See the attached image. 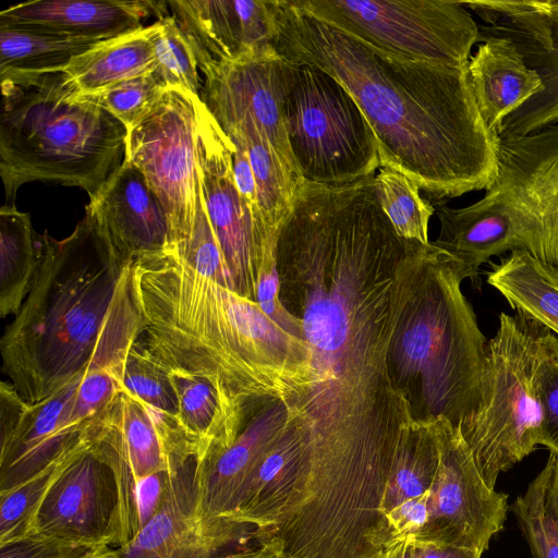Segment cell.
<instances>
[{
    "label": "cell",
    "mask_w": 558,
    "mask_h": 558,
    "mask_svg": "<svg viewBox=\"0 0 558 558\" xmlns=\"http://www.w3.org/2000/svg\"><path fill=\"white\" fill-rule=\"evenodd\" d=\"M405 245L364 185L305 189L280 226L278 294L310 352L304 414L315 445L395 447L410 423L386 365Z\"/></svg>",
    "instance_id": "1"
},
{
    "label": "cell",
    "mask_w": 558,
    "mask_h": 558,
    "mask_svg": "<svg viewBox=\"0 0 558 558\" xmlns=\"http://www.w3.org/2000/svg\"><path fill=\"white\" fill-rule=\"evenodd\" d=\"M275 25L279 58L326 72L353 97L375 134L380 168L402 173L434 202L492 184L498 134L480 114L468 65L384 51L290 0H276Z\"/></svg>",
    "instance_id": "2"
},
{
    "label": "cell",
    "mask_w": 558,
    "mask_h": 558,
    "mask_svg": "<svg viewBox=\"0 0 558 558\" xmlns=\"http://www.w3.org/2000/svg\"><path fill=\"white\" fill-rule=\"evenodd\" d=\"M143 330L133 264L85 215L63 240L43 234L29 292L0 340L3 372L34 404L78 376L123 369Z\"/></svg>",
    "instance_id": "3"
},
{
    "label": "cell",
    "mask_w": 558,
    "mask_h": 558,
    "mask_svg": "<svg viewBox=\"0 0 558 558\" xmlns=\"http://www.w3.org/2000/svg\"><path fill=\"white\" fill-rule=\"evenodd\" d=\"M141 339L167 366L210 381L229 401L277 397L303 407L312 388L306 343L258 305L171 253L133 264Z\"/></svg>",
    "instance_id": "4"
},
{
    "label": "cell",
    "mask_w": 558,
    "mask_h": 558,
    "mask_svg": "<svg viewBox=\"0 0 558 558\" xmlns=\"http://www.w3.org/2000/svg\"><path fill=\"white\" fill-rule=\"evenodd\" d=\"M465 278L445 250L407 240L390 295L386 365L411 423L445 418L461 433L482 405L488 341L461 291Z\"/></svg>",
    "instance_id": "5"
},
{
    "label": "cell",
    "mask_w": 558,
    "mask_h": 558,
    "mask_svg": "<svg viewBox=\"0 0 558 558\" xmlns=\"http://www.w3.org/2000/svg\"><path fill=\"white\" fill-rule=\"evenodd\" d=\"M1 78L0 175L5 205L32 181L83 189L89 198L124 160L126 128L78 97L63 71Z\"/></svg>",
    "instance_id": "6"
},
{
    "label": "cell",
    "mask_w": 558,
    "mask_h": 558,
    "mask_svg": "<svg viewBox=\"0 0 558 558\" xmlns=\"http://www.w3.org/2000/svg\"><path fill=\"white\" fill-rule=\"evenodd\" d=\"M485 191L462 208L433 203L440 222L433 243L462 263L473 286L481 265L508 251L558 266V123L498 136L497 172Z\"/></svg>",
    "instance_id": "7"
},
{
    "label": "cell",
    "mask_w": 558,
    "mask_h": 558,
    "mask_svg": "<svg viewBox=\"0 0 558 558\" xmlns=\"http://www.w3.org/2000/svg\"><path fill=\"white\" fill-rule=\"evenodd\" d=\"M556 359L558 338L548 328L519 312L500 314L487 342L482 405L460 433L490 488L539 445L538 378Z\"/></svg>",
    "instance_id": "8"
},
{
    "label": "cell",
    "mask_w": 558,
    "mask_h": 558,
    "mask_svg": "<svg viewBox=\"0 0 558 558\" xmlns=\"http://www.w3.org/2000/svg\"><path fill=\"white\" fill-rule=\"evenodd\" d=\"M281 74L284 130L299 175L328 186L374 175L376 137L350 93L312 65L282 60Z\"/></svg>",
    "instance_id": "9"
},
{
    "label": "cell",
    "mask_w": 558,
    "mask_h": 558,
    "mask_svg": "<svg viewBox=\"0 0 558 558\" xmlns=\"http://www.w3.org/2000/svg\"><path fill=\"white\" fill-rule=\"evenodd\" d=\"M363 41L402 58L466 66L480 26L462 1L290 0Z\"/></svg>",
    "instance_id": "10"
},
{
    "label": "cell",
    "mask_w": 558,
    "mask_h": 558,
    "mask_svg": "<svg viewBox=\"0 0 558 558\" xmlns=\"http://www.w3.org/2000/svg\"><path fill=\"white\" fill-rule=\"evenodd\" d=\"M199 99L168 88L151 112L128 131L125 143L124 159L144 174L163 207L174 255L186 243L196 214Z\"/></svg>",
    "instance_id": "11"
},
{
    "label": "cell",
    "mask_w": 558,
    "mask_h": 558,
    "mask_svg": "<svg viewBox=\"0 0 558 558\" xmlns=\"http://www.w3.org/2000/svg\"><path fill=\"white\" fill-rule=\"evenodd\" d=\"M196 148L202 195L234 292L256 301L259 275L275 257L278 233L255 218L240 194L232 168L233 144L202 98Z\"/></svg>",
    "instance_id": "12"
},
{
    "label": "cell",
    "mask_w": 558,
    "mask_h": 558,
    "mask_svg": "<svg viewBox=\"0 0 558 558\" xmlns=\"http://www.w3.org/2000/svg\"><path fill=\"white\" fill-rule=\"evenodd\" d=\"M439 466L433 485L428 518L414 542L484 553L502 529L508 496L490 488L460 432L447 420L434 422Z\"/></svg>",
    "instance_id": "13"
},
{
    "label": "cell",
    "mask_w": 558,
    "mask_h": 558,
    "mask_svg": "<svg viewBox=\"0 0 558 558\" xmlns=\"http://www.w3.org/2000/svg\"><path fill=\"white\" fill-rule=\"evenodd\" d=\"M119 534L114 473L88 447L51 487L40 508L34 536L93 549L117 547Z\"/></svg>",
    "instance_id": "14"
},
{
    "label": "cell",
    "mask_w": 558,
    "mask_h": 558,
    "mask_svg": "<svg viewBox=\"0 0 558 558\" xmlns=\"http://www.w3.org/2000/svg\"><path fill=\"white\" fill-rule=\"evenodd\" d=\"M195 470L192 459L171 476L153 519L131 543L117 547L121 558H213L253 539L252 525L201 511Z\"/></svg>",
    "instance_id": "15"
},
{
    "label": "cell",
    "mask_w": 558,
    "mask_h": 558,
    "mask_svg": "<svg viewBox=\"0 0 558 558\" xmlns=\"http://www.w3.org/2000/svg\"><path fill=\"white\" fill-rule=\"evenodd\" d=\"M295 415L301 416L295 408L277 397L242 402L230 442L196 461L195 481L203 513L229 518L235 512L251 475Z\"/></svg>",
    "instance_id": "16"
},
{
    "label": "cell",
    "mask_w": 558,
    "mask_h": 558,
    "mask_svg": "<svg viewBox=\"0 0 558 558\" xmlns=\"http://www.w3.org/2000/svg\"><path fill=\"white\" fill-rule=\"evenodd\" d=\"M90 450L112 470L117 480L120 520L117 547H121L135 538L134 505L140 482L158 472H169L151 416L124 388L94 425Z\"/></svg>",
    "instance_id": "17"
},
{
    "label": "cell",
    "mask_w": 558,
    "mask_h": 558,
    "mask_svg": "<svg viewBox=\"0 0 558 558\" xmlns=\"http://www.w3.org/2000/svg\"><path fill=\"white\" fill-rule=\"evenodd\" d=\"M85 215L121 260L170 253L167 215L144 174L129 160L89 198Z\"/></svg>",
    "instance_id": "18"
},
{
    "label": "cell",
    "mask_w": 558,
    "mask_h": 558,
    "mask_svg": "<svg viewBox=\"0 0 558 558\" xmlns=\"http://www.w3.org/2000/svg\"><path fill=\"white\" fill-rule=\"evenodd\" d=\"M169 12L195 58L243 62L277 54L276 1L169 0Z\"/></svg>",
    "instance_id": "19"
},
{
    "label": "cell",
    "mask_w": 558,
    "mask_h": 558,
    "mask_svg": "<svg viewBox=\"0 0 558 558\" xmlns=\"http://www.w3.org/2000/svg\"><path fill=\"white\" fill-rule=\"evenodd\" d=\"M204 75L199 96L215 118L251 114L288 169L295 168L282 116V60L277 56L228 62L196 58Z\"/></svg>",
    "instance_id": "20"
},
{
    "label": "cell",
    "mask_w": 558,
    "mask_h": 558,
    "mask_svg": "<svg viewBox=\"0 0 558 558\" xmlns=\"http://www.w3.org/2000/svg\"><path fill=\"white\" fill-rule=\"evenodd\" d=\"M78 376L52 396L27 404L14 428L0 437V493L12 489L60 459L92 444V430L69 418Z\"/></svg>",
    "instance_id": "21"
},
{
    "label": "cell",
    "mask_w": 558,
    "mask_h": 558,
    "mask_svg": "<svg viewBox=\"0 0 558 558\" xmlns=\"http://www.w3.org/2000/svg\"><path fill=\"white\" fill-rule=\"evenodd\" d=\"M169 14L167 1L37 0L3 10L0 27L108 39L143 27L151 15Z\"/></svg>",
    "instance_id": "22"
},
{
    "label": "cell",
    "mask_w": 558,
    "mask_h": 558,
    "mask_svg": "<svg viewBox=\"0 0 558 558\" xmlns=\"http://www.w3.org/2000/svg\"><path fill=\"white\" fill-rule=\"evenodd\" d=\"M439 457L434 422L410 423L403 427L381 504L392 544L414 542L424 527Z\"/></svg>",
    "instance_id": "23"
},
{
    "label": "cell",
    "mask_w": 558,
    "mask_h": 558,
    "mask_svg": "<svg viewBox=\"0 0 558 558\" xmlns=\"http://www.w3.org/2000/svg\"><path fill=\"white\" fill-rule=\"evenodd\" d=\"M468 72L480 114L495 134L506 118L544 89L538 73L505 37H483L470 58Z\"/></svg>",
    "instance_id": "24"
},
{
    "label": "cell",
    "mask_w": 558,
    "mask_h": 558,
    "mask_svg": "<svg viewBox=\"0 0 558 558\" xmlns=\"http://www.w3.org/2000/svg\"><path fill=\"white\" fill-rule=\"evenodd\" d=\"M122 386L145 405L151 416L171 475L196 459V449L179 421L178 398L169 367L147 349L141 338L124 361Z\"/></svg>",
    "instance_id": "25"
},
{
    "label": "cell",
    "mask_w": 558,
    "mask_h": 558,
    "mask_svg": "<svg viewBox=\"0 0 558 558\" xmlns=\"http://www.w3.org/2000/svg\"><path fill=\"white\" fill-rule=\"evenodd\" d=\"M154 23L105 39L76 56L64 69L76 93L90 94L154 71Z\"/></svg>",
    "instance_id": "26"
},
{
    "label": "cell",
    "mask_w": 558,
    "mask_h": 558,
    "mask_svg": "<svg viewBox=\"0 0 558 558\" xmlns=\"http://www.w3.org/2000/svg\"><path fill=\"white\" fill-rule=\"evenodd\" d=\"M226 134L243 142L253 170L257 199L268 228L278 232L288 216L300 180L283 163L251 114L215 118Z\"/></svg>",
    "instance_id": "27"
},
{
    "label": "cell",
    "mask_w": 558,
    "mask_h": 558,
    "mask_svg": "<svg viewBox=\"0 0 558 558\" xmlns=\"http://www.w3.org/2000/svg\"><path fill=\"white\" fill-rule=\"evenodd\" d=\"M487 283L522 313L558 336V266L512 251L487 272Z\"/></svg>",
    "instance_id": "28"
},
{
    "label": "cell",
    "mask_w": 558,
    "mask_h": 558,
    "mask_svg": "<svg viewBox=\"0 0 558 558\" xmlns=\"http://www.w3.org/2000/svg\"><path fill=\"white\" fill-rule=\"evenodd\" d=\"M485 23L481 39H510L519 50L558 51V0L462 1Z\"/></svg>",
    "instance_id": "29"
},
{
    "label": "cell",
    "mask_w": 558,
    "mask_h": 558,
    "mask_svg": "<svg viewBox=\"0 0 558 558\" xmlns=\"http://www.w3.org/2000/svg\"><path fill=\"white\" fill-rule=\"evenodd\" d=\"M43 245L27 213L0 209V315H16L34 280Z\"/></svg>",
    "instance_id": "30"
},
{
    "label": "cell",
    "mask_w": 558,
    "mask_h": 558,
    "mask_svg": "<svg viewBox=\"0 0 558 558\" xmlns=\"http://www.w3.org/2000/svg\"><path fill=\"white\" fill-rule=\"evenodd\" d=\"M169 375L178 398L180 424L198 461L221 438L239 403L226 399L205 378L171 367Z\"/></svg>",
    "instance_id": "31"
},
{
    "label": "cell",
    "mask_w": 558,
    "mask_h": 558,
    "mask_svg": "<svg viewBox=\"0 0 558 558\" xmlns=\"http://www.w3.org/2000/svg\"><path fill=\"white\" fill-rule=\"evenodd\" d=\"M102 40L105 39L0 27V75L64 71L73 58Z\"/></svg>",
    "instance_id": "32"
},
{
    "label": "cell",
    "mask_w": 558,
    "mask_h": 558,
    "mask_svg": "<svg viewBox=\"0 0 558 558\" xmlns=\"http://www.w3.org/2000/svg\"><path fill=\"white\" fill-rule=\"evenodd\" d=\"M84 450L60 459L19 486L0 493V546L35 535L37 518L48 493Z\"/></svg>",
    "instance_id": "33"
},
{
    "label": "cell",
    "mask_w": 558,
    "mask_h": 558,
    "mask_svg": "<svg viewBox=\"0 0 558 558\" xmlns=\"http://www.w3.org/2000/svg\"><path fill=\"white\" fill-rule=\"evenodd\" d=\"M375 182L383 210L398 235L429 243L428 222L435 213L433 203L423 199L420 189L398 171L380 168Z\"/></svg>",
    "instance_id": "34"
},
{
    "label": "cell",
    "mask_w": 558,
    "mask_h": 558,
    "mask_svg": "<svg viewBox=\"0 0 558 558\" xmlns=\"http://www.w3.org/2000/svg\"><path fill=\"white\" fill-rule=\"evenodd\" d=\"M535 70L544 89L506 118L498 136L526 135L558 123V51L519 50Z\"/></svg>",
    "instance_id": "35"
},
{
    "label": "cell",
    "mask_w": 558,
    "mask_h": 558,
    "mask_svg": "<svg viewBox=\"0 0 558 558\" xmlns=\"http://www.w3.org/2000/svg\"><path fill=\"white\" fill-rule=\"evenodd\" d=\"M154 72L167 88L199 95L202 83L191 44L171 14L154 23Z\"/></svg>",
    "instance_id": "36"
},
{
    "label": "cell",
    "mask_w": 558,
    "mask_h": 558,
    "mask_svg": "<svg viewBox=\"0 0 558 558\" xmlns=\"http://www.w3.org/2000/svg\"><path fill=\"white\" fill-rule=\"evenodd\" d=\"M548 478L546 463L511 506L534 558H558V523L547 502Z\"/></svg>",
    "instance_id": "37"
},
{
    "label": "cell",
    "mask_w": 558,
    "mask_h": 558,
    "mask_svg": "<svg viewBox=\"0 0 558 558\" xmlns=\"http://www.w3.org/2000/svg\"><path fill=\"white\" fill-rule=\"evenodd\" d=\"M167 89L150 71L101 90L77 95L108 111L129 131L151 112Z\"/></svg>",
    "instance_id": "38"
},
{
    "label": "cell",
    "mask_w": 558,
    "mask_h": 558,
    "mask_svg": "<svg viewBox=\"0 0 558 558\" xmlns=\"http://www.w3.org/2000/svg\"><path fill=\"white\" fill-rule=\"evenodd\" d=\"M174 256L201 275L234 291L232 277L208 219L201 183L198 184L196 214L191 234L183 248Z\"/></svg>",
    "instance_id": "39"
},
{
    "label": "cell",
    "mask_w": 558,
    "mask_h": 558,
    "mask_svg": "<svg viewBox=\"0 0 558 558\" xmlns=\"http://www.w3.org/2000/svg\"><path fill=\"white\" fill-rule=\"evenodd\" d=\"M538 398L542 408L539 445L558 452V359L543 367Z\"/></svg>",
    "instance_id": "40"
},
{
    "label": "cell",
    "mask_w": 558,
    "mask_h": 558,
    "mask_svg": "<svg viewBox=\"0 0 558 558\" xmlns=\"http://www.w3.org/2000/svg\"><path fill=\"white\" fill-rule=\"evenodd\" d=\"M88 549L32 536L0 546V558H77Z\"/></svg>",
    "instance_id": "41"
},
{
    "label": "cell",
    "mask_w": 558,
    "mask_h": 558,
    "mask_svg": "<svg viewBox=\"0 0 558 558\" xmlns=\"http://www.w3.org/2000/svg\"><path fill=\"white\" fill-rule=\"evenodd\" d=\"M482 555L464 548L411 542V558H482Z\"/></svg>",
    "instance_id": "42"
},
{
    "label": "cell",
    "mask_w": 558,
    "mask_h": 558,
    "mask_svg": "<svg viewBox=\"0 0 558 558\" xmlns=\"http://www.w3.org/2000/svg\"><path fill=\"white\" fill-rule=\"evenodd\" d=\"M546 463L549 466L547 502L558 523V452L550 451Z\"/></svg>",
    "instance_id": "43"
},
{
    "label": "cell",
    "mask_w": 558,
    "mask_h": 558,
    "mask_svg": "<svg viewBox=\"0 0 558 558\" xmlns=\"http://www.w3.org/2000/svg\"><path fill=\"white\" fill-rule=\"evenodd\" d=\"M213 558H280V555L272 544H257L255 548L230 551Z\"/></svg>",
    "instance_id": "44"
},
{
    "label": "cell",
    "mask_w": 558,
    "mask_h": 558,
    "mask_svg": "<svg viewBox=\"0 0 558 558\" xmlns=\"http://www.w3.org/2000/svg\"><path fill=\"white\" fill-rule=\"evenodd\" d=\"M377 558H411V542L395 543L383 550Z\"/></svg>",
    "instance_id": "45"
},
{
    "label": "cell",
    "mask_w": 558,
    "mask_h": 558,
    "mask_svg": "<svg viewBox=\"0 0 558 558\" xmlns=\"http://www.w3.org/2000/svg\"><path fill=\"white\" fill-rule=\"evenodd\" d=\"M77 558H121L119 551L114 547L104 546L88 549Z\"/></svg>",
    "instance_id": "46"
},
{
    "label": "cell",
    "mask_w": 558,
    "mask_h": 558,
    "mask_svg": "<svg viewBox=\"0 0 558 558\" xmlns=\"http://www.w3.org/2000/svg\"><path fill=\"white\" fill-rule=\"evenodd\" d=\"M280 558H282V557H280Z\"/></svg>",
    "instance_id": "47"
}]
</instances>
